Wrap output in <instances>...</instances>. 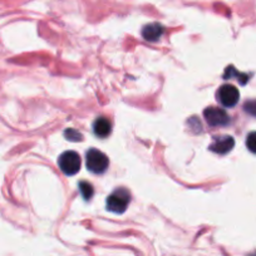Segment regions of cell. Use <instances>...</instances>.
<instances>
[{
    "instance_id": "obj_1",
    "label": "cell",
    "mask_w": 256,
    "mask_h": 256,
    "mask_svg": "<svg viewBox=\"0 0 256 256\" xmlns=\"http://www.w3.org/2000/svg\"><path fill=\"white\" fill-rule=\"evenodd\" d=\"M131 202V194L126 188H117L108 196L107 208L110 212L123 214Z\"/></svg>"
},
{
    "instance_id": "obj_2",
    "label": "cell",
    "mask_w": 256,
    "mask_h": 256,
    "mask_svg": "<svg viewBox=\"0 0 256 256\" xmlns=\"http://www.w3.org/2000/svg\"><path fill=\"white\" fill-rule=\"evenodd\" d=\"M86 164L87 168L93 174H103L108 168V157L103 152L92 148L86 154Z\"/></svg>"
},
{
    "instance_id": "obj_3",
    "label": "cell",
    "mask_w": 256,
    "mask_h": 256,
    "mask_svg": "<svg viewBox=\"0 0 256 256\" xmlns=\"http://www.w3.org/2000/svg\"><path fill=\"white\" fill-rule=\"evenodd\" d=\"M59 168L62 170L64 174L67 176H73L78 174L80 170V157L77 152L67 151L60 154L58 160Z\"/></svg>"
},
{
    "instance_id": "obj_4",
    "label": "cell",
    "mask_w": 256,
    "mask_h": 256,
    "mask_svg": "<svg viewBox=\"0 0 256 256\" xmlns=\"http://www.w3.org/2000/svg\"><path fill=\"white\" fill-rule=\"evenodd\" d=\"M204 116H205L206 122L210 126H214V127L228 126L230 123V117H228L226 110H222V108H206L205 112H204Z\"/></svg>"
},
{
    "instance_id": "obj_5",
    "label": "cell",
    "mask_w": 256,
    "mask_h": 256,
    "mask_svg": "<svg viewBox=\"0 0 256 256\" xmlns=\"http://www.w3.org/2000/svg\"><path fill=\"white\" fill-rule=\"evenodd\" d=\"M218 98L224 107L230 108L238 104V100H240V93H238V88L234 86L225 84L218 90Z\"/></svg>"
},
{
    "instance_id": "obj_6",
    "label": "cell",
    "mask_w": 256,
    "mask_h": 256,
    "mask_svg": "<svg viewBox=\"0 0 256 256\" xmlns=\"http://www.w3.org/2000/svg\"><path fill=\"white\" fill-rule=\"evenodd\" d=\"M235 146V141L231 136H221V137H216L214 140L212 144L210 146V150L215 154H225L228 152H230L231 150L234 148Z\"/></svg>"
},
{
    "instance_id": "obj_7",
    "label": "cell",
    "mask_w": 256,
    "mask_h": 256,
    "mask_svg": "<svg viewBox=\"0 0 256 256\" xmlns=\"http://www.w3.org/2000/svg\"><path fill=\"white\" fill-rule=\"evenodd\" d=\"M164 29L158 23H150L142 29V36L148 42H157L164 34Z\"/></svg>"
},
{
    "instance_id": "obj_8",
    "label": "cell",
    "mask_w": 256,
    "mask_h": 256,
    "mask_svg": "<svg viewBox=\"0 0 256 256\" xmlns=\"http://www.w3.org/2000/svg\"><path fill=\"white\" fill-rule=\"evenodd\" d=\"M93 131H94L96 136L100 137V138H106L112 132V123L106 117L97 118L93 123Z\"/></svg>"
},
{
    "instance_id": "obj_9",
    "label": "cell",
    "mask_w": 256,
    "mask_h": 256,
    "mask_svg": "<svg viewBox=\"0 0 256 256\" xmlns=\"http://www.w3.org/2000/svg\"><path fill=\"white\" fill-rule=\"evenodd\" d=\"M80 195L83 196L86 201L90 200L93 196V186L90 184V182H86L82 181L80 182Z\"/></svg>"
},
{
    "instance_id": "obj_10",
    "label": "cell",
    "mask_w": 256,
    "mask_h": 256,
    "mask_svg": "<svg viewBox=\"0 0 256 256\" xmlns=\"http://www.w3.org/2000/svg\"><path fill=\"white\" fill-rule=\"evenodd\" d=\"M64 136L68 141H72V142H78V141H82L83 136L80 134L78 131L73 130V128H68L67 131L64 132Z\"/></svg>"
},
{
    "instance_id": "obj_11",
    "label": "cell",
    "mask_w": 256,
    "mask_h": 256,
    "mask_svg": "<svg viewBox=\"0 0 256 256\" xmlns=\"http://www.w3.org/2000/svg\"><path fill=\"white\" fill-rule=\"evenodd\" d=\"M246 147L248 148V151L256 154V132H251L246 137Z\"/></svg>"
},
{
    "instance_id": "obj_12",
    "label": "cell",
    "mask_w": 256,
    "mask_h": 256,
    "mask_svg": "<svg viewBox=\"0 0 256 256\" xmlns=\"http://www.w3.org/2000/svg\"><path fill=\"white\" fill-rule=\"evenodd\" d=\"M245 110L251 116L256 117V100H248L245 103Z\"/></svg>"
},
{
    "instance_id": "obj_13",
    "label": "cell",
    "mask_w": 256,
    "mask_h": 256,
    "mask_svg": "<svg viewBox=\"0 0 256 256\" xmlns=\"http://www.w3.org/2000/svg\"><path fill=\"white\" fill-rule=\"evenodd\" d=\"M250 256H256V252H255V254H251Z\"/></svg>"
}]
</instances>
